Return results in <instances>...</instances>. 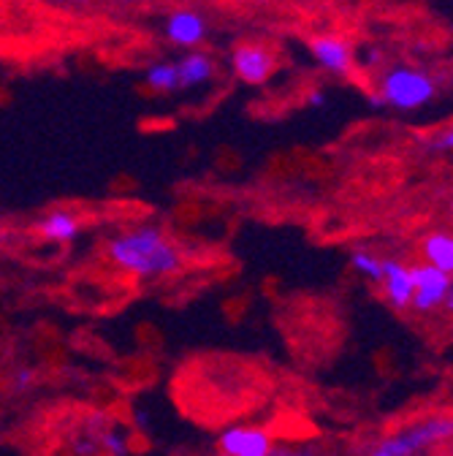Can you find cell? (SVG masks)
Wrapping results in <instances>:
<instances>
[{
	"mask_svg": "<svg viewBox=\"0 0 453 456\" xmlns=\"http://www.w3.org/2000/svg\"><path fill=\"white\" fill-rule=\"evenodd\" d=\"M212 61L206 54L196 52V54H188L185 61L177 66V74H180V87H193V85H204L206 79H212Z\"/></svg>",
	"mask_w": 453,
	"mask_h": 456,
	"instance_id": "cell-12",
	"label": "cell"
},
{
	"mask_svg": "<svg viewBox=\"0 0 453 456\" xmlns=\"http://www.w3.org/2000/svg\"><path fill=\"white\" fill-rule=\"evenodd\" d=\"M271 456H323L318 448H310V445H296V448H279L274 445Z\"/></svg>",
	"mask_w": 453,
	"mask_h": 456,
	"instance_id": "cell-17",
	"label": "cell"
},
{
	"mask_svg": "<svg viewBox=\"0 0 453 456\" xmlns=\"http://www.w3.org/2000/svg\"><path fill=\"white\" fill-rule=\"evenodd\" d=\"M147 85L152 90H177L180 87V74H177V63H155L147 71Z\"/></svg>",
	"mask_w": 453,
	"mask_h": 456,
	"instance_id": "cell-13",
	"label": "cell"
},
{
	"mask_svg": "<svg viewBox=\"0 0 453 456\" xmlns=\"http://www.w3.org/2000/svg\"><path fill=\"white\" fill-rule=\"evenodd\" d=\"M450 435H453V419L448 413H442V416H429L424 421H416L400 432L388 435L377 448L391 456H416L421 451H429V448L450 440Z\"/></svg>",
	"mask_w": 453,
	"mask_h": 456,
	"instance_id": "cell-3",
	"label": "cell"
},
{
	"mask_svg": "<svg viewBox=\"0 0 453 456\" xmlns=\"http://www.w3.org/2000/svg\"><path fill=\"white\" fill-rule=\"evenodd\" d=\"M106 256L117 269L136 280L172 277L182 269V250L158 225H136L131 232L111 237Z\"/></svg>",
	"mask_w": 453,
	"mask_h": 456,
	"instance_id": "cell-1",
	"label": "cell"
},
{
	"mask_svg": "<svg viewBox=\"0 0 453 456\" xmlns=\"http://www.w3.org/2000/svg\"><path fill=\"white\" fill-rule=\"evenodd\" d=\"M432 147H434V150H440V152H450V150H453V131H450V128H445L440 136H434V139H432Z\"/></svg>",
	"mask_w": 453,
	"mask_h": 456,
	"instance_id": "cell-18",
	"label": "cell"
},
{
	"mask_svg": "<svg viewBox=\"0 0 453 456\" xmlns=\"http://www.w3.org/2000/svg\"><path fill=\"white\" fill-rule=\"evenodd\" d=\"M421 253L426 258L429 266L450 274L453 272V237L448 232H432L424 245H421Z\"/></svg>",
	"mask_w": 453,
	"mask_h": 456,
	"instance_id": "cell-11",
	"label": "cell"
},
{
	"mask_svg": "<svg viewBox=\"0 0 453 456\" xmlns=\"http://www.w3.org/2000/svg\"><path fill=\"white\" fill-rule=\"evenodd\" d=\"M351 266H353L361 277H367V280H372V282H380V274H383V258H380V256H375V253H369V250H353V253H351Z\"/></svg>",
	"mask_w": 453,
	"mask_h": 456,
	"instance_id": "cell-15",
	"label": "cell"
},
{
	"mask_svg": "<svg viewBox=\"0 0 453 456\" xmlns=\"http://www.w3.org/2000/svg\"><path fill=\"white\" fill-rule=\"evenodd\" d=\"M217 448L222 456H271L274 440L263 427H229L217 437Z\"/></svg>",
	"mask_w": 453,
	"mask_h": 456,
	"instance_id": "cell-5",
	"label": "cell"
},
{
	"mask_svg": "<svg viewBox=\"0 0 453 456\" xmlns=\"http://www.w3.org/2000/svg\"><path fill=\"white\" fill-rule=\"evenodd\" d=\"M101 448L109 453V456H128L131 453V437L123 427H106L103 435H101Z\"/></svg>",
	"mask_w": 453,
	"mask_h": 456,
	"instance_id": "cell-14",
	"label": "cell"
},
{
	"mask_svg": "<svg viewBox=\"0 0 453 456\" xmlns=\"http://www.w3.org/2000/svg\"><path fill=\"white\" fill-rule=\"evenodd\" d=\"M36 232L41 240L46 242H58V245H69L79 237L82 225L79 217L71 209H52L46 212L38 223H36Z\"/></svg>",
	"mask_w": 453,
	"mask_h": 456,
	"instance_id": "cell-8",
	"label": "cell"
},
{
	"mask_svg": "<svg viewBox=\"0 0 453 456\" xmlns=\"http://www.w3.org/2000/svg\"><path fill=\"white\" fill-rule=\"evenodd\" d=\"M49 4H74V6H85V4H90V0H49Z\"/></svg>",
	"mask_w": 453,
	"mask_h": 456,
	"instance_id": "cell-20",
	"label": "cell"
},
{
	"mask_svg": "<svg viewBox=\"0 0 453 456\" xmlns=\"http://www.w3.org/2000/svg\"><path fill=\"white\" fill-rule=\"evenodd\" d=\"M413 274V302L410 307L418 313H434L442 305L450 310L453 307V282L450 274L429 266V264H418L410 266Z\"/></svg>",
	"mask_w": 453,
	"mask_h": 456,
	"instance_id": "cell-4",
	"label": "cell"
},
{
	"mask_svg": "<svg viewBox=\"0 0 453 456\" xmlns=\"http://www.w3.org/2000/svg\"><path fill=\"white\" fill-rule=\"evenodd\" d=\"M231 63H234L237 77L242 82H247V85H263L271 77V71H274V57L266 49L250 46V44L234 49Z\"/></svg>",
	"mask_w": 453,
	"mask_h": 456,
	"instance_id": "cell-7",
	"label": "cell"
},
{
	"mask_svg": "<svg viewBox=\"0 0 453 456\" xmlns=\"http://www.w3.org/2000/svg\"><path fill=\"white\" fill-rule=\"evenodd\" d=\"M33 380H36V372H33L30 367H20V370H14V375H12V388H14V391H28V388L33 386Z\"/></svg>",
	"mask_w": 453,
	"mask_h": 456,
	"instance_id": "cell-16",
	"label": "cell"
},
{
	"mask_svg": "<svg viewBox=\"0 0 453 456\" xmlns=\"http://www.w3.org/2000/svg\"><path fill=\"white\" fill-rule=\"evenodd\" d=\"M380 282H383V294H385V299H388V305L393 310H408L410 307V302H413L410 266H405L400 261H391V258H383Z\"/></svg>",
	"mask_w": 453,
	"mask_h": 456,
	"instance_id": "cell-6",
	"label": "cell"
},
{
	"mask_svg": "<svg viewBox=\"0 0 453 456\" xmlns=\"http://www.w3.org/2000/svg\"><path fill=\"white\" fill-rule=\"evenodd\" d=\"M307 106H312V109H320V106H326V93H320V90H312V93H307Z\"/></svg>",
	"mask_w": 453,
	"mask_h": 456,
	"instance_id": "cell-19",
	"label": "cell"
},
{
	"mask_svg": "<svg viewBox=\"0 0 453 456\" xmlns=\"http://www.w3.org/2000/svg\"><path fill=\"white\" fill-rule=\"evenodd\" d=\"M315 61L328 69L331 74H348L351 71V49L343 38L336 36H320L312 41Z\"/></svg>",
	"mask_w": 453,
	"mask_h": 456,
	"instance_id": "cell-9",
	"label": "cell"
},
{
	"mask_svg": "<svg viewBox=\"0 0 453 456\" xmlns=\"http://www.w3.org/2000/svg\"><path fill=\"white\" fill-rule=\"evenodd\" d=\"M434 95H437V85L421 69L393 66L380 79V98H383V103L400 109V111L424 109Z\"/></svg>",
	"mask_w": 453,
	"mask_h": 456,
	"instance_id": "cell-2",
	"label": "cell"
},
{
	"mask_svg": "<svg viewBox=\"0 0 453 456\" xmlns=\"http://www.w3.org/2000/svg\"><path fill=\"white\" fill-rule=\"evenodd\" d=\"M166 36L180 46H196L206 36V25L193 12H174L166 22Z\"/></svg>",
	"mask_w": 453,
	"mask_h": 456,
	"instance_id": "cell-10",
	"label": "cell"
}]
</instances>
